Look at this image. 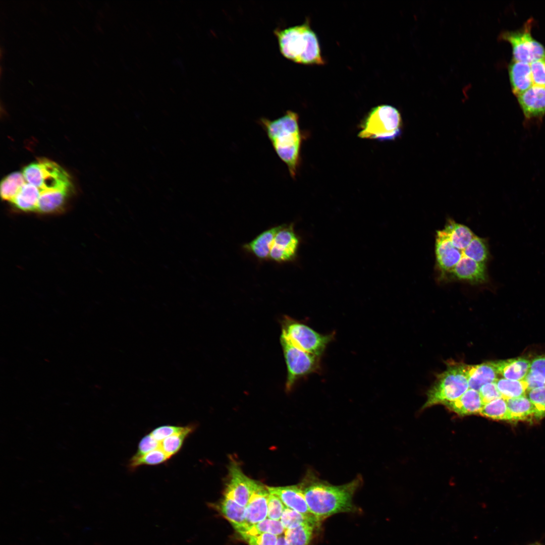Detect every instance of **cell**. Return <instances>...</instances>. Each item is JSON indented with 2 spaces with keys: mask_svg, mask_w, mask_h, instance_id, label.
I'll return each mask as SVG.
<instances>
[{
  "mask_svg": "<svg viewBox=\"0 0 545 545\" xmlns=\"http://www.w3.org/2000/svg\"><path fill=\"white\" fill-rule=\"evenodd\" d=\"M434 248L435 266L440 280L459 281L472 285L487 282V242L466 225L448 219L444 228L436 231Z\"/></svg>",
  "mask_w": 545,
  "mask_h": 545,
  "instance_id": "cell-1",
  "label": "cell"
},
{
  "mask_svg": "<svg viewBox=\"0 0 545 545\" xmlns=\"http://www.w3.org/2000/svg\"><path fill=\"white\" fill-rule=\"evenodd\" d=\"M363 480L358 475L347 483L336 485L321 479L315 471L309 470L299 485L310 512L321 523L334 514L358 510L353 498Z\"/></svg>",
  "mask_w": 545,
  "mask_h": 545,
  "instance_id": "cell-2",
  "label": "cell"
},
{
  "mask_svg": "<svg viewBox=\"0 0 545 545\" xmlns=\"http://www.w3.org/2000/svg\"><path fill=\"white\" fill-rule=\"evenodd\" d=\"M298 114L288 110L274 120L262 117L258 123L265 132L279 158L287 166L294 179L300 163V150L303 134L300 129Z\"/></svg>",
  "mask_w": 545,
  "mask_h": 545,
  "instance_id": "cell-3",
  "label": "cell"
},
{
  "mask_svg": "<svg viewBox=\"0 0 545 545\" xmlns=\"http://www.w3.org/2000/svg\"><path fill=\"white\" fill-rule=\"evenodd\" d=\"M281 53L286 58L304 65H323L318 40L308 20L300 25L274 31Z\"/></svg>",
  "mask_w": 545,
  "mask_h": 545,
  "instance_id": "cell-4",
  "label": "cell"
},
{
  "mask_svg": "<svg viewBox=\"0 0 545 545\" xmlns=\"http://www.w3.org/2000/svg\"><path fill=\"white\" fill-rule=\"evenodd\" d=\"M463 365L460 363L449 364L446 370L437 376L427 392L422 408L455 400L469 388Z\"/></svg>",
  "mask_w": 545,
  "mask_h": 545,
  "instance_id": "cell-5",
  "label": "cell"
},
{
  "mask_svg": "<svg viewBox=\"0 0 545 545\" xmlns=\"http://www.w3.org/2000/svg\"><path fill=\"white\" fill-rule=\"evenodd\" d=\"M402 121L398 110L390 105L373 108L368 114L358 134L363 139L391 140L401 134Z\"/></svg>",
  "mask_w": 545,
  "mask_h": 545,
  "instance_id": "cell-6",
  "label": "cell"
},
{
  "mask_svg": "<svg viewBox=\"0 0 545 545\" xmlns=\"http://www.w3.org/2000/svg\"><path fill=\"white\" fill-rule=\"evenodd\" d=\"M280 343L287 366L285 389L290 392L300 379L320 369V357L306 352L282 334Z\"/></svg>",
  "mask_w": 545,
  "mask_h": 545,
  "instance_id": "cell-7",
  "label": "cell"
},
{
  "mask_svg": "<svg viewBox=\"0 0 545 545\" xmlns=\"http://www.w3.org/2000/svg\"><path fill=\"white\" fill-rule=\"evenodd\" d=\"M280 324L282 334L300 349L320 357L334 339V333L320 334L304 322L288 315L282 317Z\"/></svg>",
  "mask_w": 545,
  "mask_h": 545,
  "instance_id": "cell-8",
  "label": "cell"
},
{
  "mask_svg": "<svg viewBox=\"0 0 545 545\" xmlns=\"http://www.w3.org/2000/svg\"><path fill=\"white\" fill-rule=\"evenodd\" d=\"M531 22L528 21L521 28L502 32L500 38L508 41L512 48L514 61L529 63L545 58V48L531 34Z\"/></svg>",
  "mask_w": 545,
  "mask_h": 545,
  "instance_id": "cell-9",
  "label": "cell"
},
{
  "mask_svg": "<svg viewBox=\"0 0 545 545\" xmlns=\"http://www.w3.org/2000/svg\"><path fill=\"white\" fill-rule=\"evenodd\" d=\"M229 476L225 497L246 507L252 494L261 484L245 475L235 463L230 466Z\"/></svg>",
  "mask_w": 545,
  "mask_h": 545,
  "instance_id": "cell-10",
  "label": "cell"
},
{
  "mask_svg": "<svg viewBox=\"0 0 545 545\" xmlns=\"http://www.w3.org/2000/svg\"><path fill=\"white\" fill-rule=\"evenodd\" d=\"M299 243L292 224H283L275 236L268 258L277 262L292 261L297 256Z\"/></svg>",
  "mask_w": 545,
  "mask_h": 545,
  "instance_id": "cell-11",
  "label": "cell"
},
{
  "mask_svg": "<svg viewBox=\"0 0 545 545\" xmlns=\"http://www.w3.org/2000/svg\"><path fill=\"white\" fill-rule=\"evenodd\" d=\"M517 97L526 123L542 121L545 116V87L533 85Z\"/></svg>",
  "mask_w": 545,
  "mask_h": 545,
  "instance_id": "cell-12",
  "label": "cell"
},
{
  "mask_svg": "<svg viewBox=\"0 0 545 545\" xmlns=\"http://www.w3.org/2000/svg\"><path fill=\"white\" fill-rule=\"evenodd\" d=\"M266 487L269 494L279 498L286 507L304 514L312 515L299 484Z\"/></svg>",
  "mask_w": 545,
  "mask_h": 545,
  "instance_id": "cell-13",
  "label": "cell"
},
{
  "mask_svg": "<svg viewBox=\"0 0 545 545\" xmlns=\"http://www.w3.org/2000/svg\"><path fill=\"white\" fill-rule=\"evenodd\" d=\"M463 366L470 389L478 391L485 384L495 382L498 378L492 361L475 365L464 364Z\"/></svg>",
  "mask_w": 545,
  "mask_h": 545,
  "instance_id": "cell-14",
  "label": "cell"
},
{
  "mask_svg": "<svg viewBox=\"0 0 545 545\" xmlns=\"http://www.w3.org/2000/svg\"><path fill=\"white\" fill-rule=\"evenodd\" d=\"M492 361L498 374L510 380H524L531 365V361L523 357Z\"/></svg>",
  "mask_w": 545,
  "mask_h": 545,
  "instance_id": "cell-15",
  "label": "cell"
},
{
  "mask_svg": "<svg viewBox=\"0 0 545 545\" xmlns=\"http://www.w3.org/2000/svg\"><path fill=\"white\" fill-rule=\"evenodd\" d=\"M269 495L266 486L261 484L252 494L246 506L247 524L252 525L267 518V502Z\"/></svg>",
  "mask_w": 545,
  "mask_h": 545,
  "instance_id": "cell-16",
  "label": "cell"
},
{
  "mask_svg": "<svg viewBox=\"0 0 545 545\" xmlns=\"http://www.w3.org/2000/svg\"><path fill=\"white\" fill-rule=\"evenodd\" d=\"M508 71L512 92L516 96L533 85L530 63L513 60Z\"/></svg>",
  "mask_w": 545,
  "mask_h": 545,
  "instance_id": "cell-17",
  "label": "cell"
},
{
  "mask_svg": "<svg viewBox=\"0 0 545 545\" xmlns=\"http://www.w3.org/2000/svg\"><path fill=\"white\" fill-rule=\"evenodd\" d=\"M444 405L453 412L463 416L479 413L484 403L479 392L469 388L458 399Z\"/></svg>",
  "mask_w": 545,
  "mask_h": 545,
  "instance_id": "cell-18",
  "label": "cell"
},
{
  "mask_svg": "<svg viewBox=\"0 0 545 545\" xmlns=\"http://www.w3.org/2000/svg\"><path fill=\"white\" fill-rule=\"evenodd\" d=\"M283 226V224L263 231L251 241L245 244L244 248L258 259L268 258L275 236Z\"/></svg>",
  "mask_w": 545,
  "mask_h": 545,
  "instance_id": "cell-19",
  "label": "cell"
},
{
  "mask_svg": "<svg viewBox=\"0 0 545 545\" xmlns=\"http://www.w3.org/2000/svg\"><path fill=\"white\" fill-rule=\"evenodd\" d=\"M285 530L280 520L266 518L255 524L246 525L237 531L242 538L246 540L251 536L263 533H269L279 536L282 535Z\"/></svg>",
  "mask_w": 545,
  "mask_h": 545,
  "instance_id": "cell-20",
  "label": "cell"
},
{
  "mask_svg": "<svg viewBox=\"0 0 545 545\" xmlns=\"http://www.w3.org/2000/svg\"><path fill=\"white\" fill-rule=\"evenodd\" d=\"M220 509L224 517L236 531L248 525L246 518V507L225 497L221 502Z\"/></svg>",
  "mask_w": 545,
  "mask_h": 545,
  "instance_id": "cell-21",
  "label": "cell"
},
{
  "mask_svg": "<svg viewBox=\"0 0 545 545\" xmlns=\"http://www.w3.org/2000/svg\"><path fill=\"white\" fill-rule=\"evenodd\" d=\"M506 400L511 420L536 418L534 407L526 395Z\"/></svg>",
  "mask_w": 545,
  "mask_h": 545,
  "instance_id": "cell-22",
  "label": "cell"
},
{
  "mask_svg": "<svg viewBox=\"0 0 545 545\" xmlns=\"http://www.w3.org/2000/svg\"><path fill=\"white\" fill-rule=\"evenodd\" d=\"M319 524L309 523L285 530V537L290 545H309L315 529Z\"/></svg>",
  "mask_w": 545,
  "mask_h": 545,
  "instance_id": "cell-23",
  "label": "cell"
},
{
  "mask_svg": "<svg viewBox=\"0 0 545 545\" xmlns=\"http://www.w3.org/2000/svg\"><path fill=\"white\" fill-rule=\"evenodd\" d=\"M502 398L507 400L526 396L527 384L526 381L498 378L495 382Z\"/></svg>",
  "mask_w": 545,
  "mask_h": 545,
  "instance_id": "cell-24",
  "label": "cell"
},
{
  "mask_svg": "<svg viewBox=\"0 0 545 545\" xmlns=\"http://www.w3.org/2000/svg\"><path fill=\"white\" fill-rule=\"evenodd\" d=\"M195 427L194 424L186 425L182 431L169 436L160 442V448L171 458L179 452L186 438L194 430Z\"/></svg>",
  "mask_w": 545,
  "mask_h": 545,
  "instance_id": "cell-25",
  "label": "cell"
},
{
  "mask_svg": "<svg viewBox=\"0 0 545 545\" xmlns=\"http://www.w3.org/2000/svg\"><path fill=\"white\" fill-rule=\"evenodd\" d=\"M280 521L285 530L295 528L306 524H320L313 515L304 514L286 506Z\"/></svg>",
  "mask_w": 545,
  "mask_h": 545,
  "instance_id": "cell-26",
  "label": "cell"
},
{
  "mask_svg": "<svg viewBox=\"0 0 545 545\" xmlns=\"http://www.w3.org/2000/svg\"><path fill=\"white\" fill-rule=\"evenodd\" d=\"M479 413L493 419L511 420L507 400L502 397L484 404Z\"/></svg>",
  "mask_w": 545,
  "mask_h": 545,
  "instance_id": "cell-27",
  "label": "cell"
},
{
  "mask_svg": "<svg viewBox=\"0 0 545 545\" xmlns=\"http://www.w3.org/2000/svg\"><path fill=\"white\" fill-rule=\"evenodd\" d=\"M170 458L159 448L143 455L133 456L130 459L129 467L133 470L142 465H157L166 462Z\"/></svg>",
  "mask_w": 545,
  "mask_h": 545,
  "instance_id": "cell-28",
  "label": "cell"
},
{
  "mask_svg": "<svg viewBox=\"0 0 545 545\" xmlns=\"http://www.w3.org/2000/svg\"><path fill=\"white\" fill-rule=\"evenodd\" d=\"M526 396L534 407L536 419L545 417V386L528 391Z\"/></svg>",
  "mask_w": 545,
  "mask_h": 545,
  "instance_id": "cell-29",
  "label": "cell"
},
{
  "mask_svg": "<svg viewBox=\"0 0 545 545\" xmlns=\"http://www.w3.org/2000/svg\"><path fill=\"white\" fill-rule=\"evenodd\" d=\"M530 64L533 85L545 87V58L535 60Z\"/></svg>",
  "mask_w": 545,
  "mask_h": 545,
  "instance_id": "cell-30",
  "label": "cell"
},
{
  "mask_svg": "<svg viewBox=\"0 0 545 545\" xmlns=\"http://www.w3.org/2000/svg\"><path fill=\"white\" fill-rule=\"evenodd\" d=\"M285 507L279 498L269 494L267 502V518L280 520Z\"/></svg>",
  "mask_w": 545,
  "mask_h": 545,
  "instance_id": "cell-31",
  "label": "cell"
},
{
  "mask_svg": "<svg viewBox=\"0 0 545 545\" xmlns=\"http://www.w3.org/2000/svg\"><path fill=\"white\" fill-rule=\"evenodd\" d=\"M186 426L164 425L157 427L150 433L156 441L160 442L166 438L183 430Z\"/></svg>",
  "mask_w": 545,
  "mask_h": 545,
  "instance_id": "cell-32",
  "label": "cell"
},
{
  "mask_svg": "<svg viewBox=\"0 0 545 545\" xmlns=\"http://www.w3.org/2000/svg\"><path fill=\"white\" fill-rule=\"evenodd\" d=\"M160 442L156 441L150 433L144 435L140 441L137 452L134 455L136 457L143 455L153 450L160 448Z\"/></svg>",
  "mask_w": 545,
  "mask_h": 545,
  "instance_id": "cell-33",
  "label": "cell"
},
{
  "mask_svg": "<svg viewBox=\"0 0 545 545\" xmlns=\"http://www.w3.org/2000/svg\"><path fill=\"white\" fill-rule=\"evenodd\" d=\"M529 372L545 385V355L537 356L531 361Z\"/></svg>",
  "mask_w": 545,
  "mask_h": 545,
  "instance_id": "cell-34",
  "label": "cell"
},
{
  "mask_svg": "<svg viewBox=\"0 0 545 545\" xmlns=\"http://www.w3.org/2000/svg\"><path fill=\"white\" fill-rule=\"evenodd\" d=\"M478 392L484 404L502 397L495 382L485 384Z\"/></svg>",
  "mask_w": 545,
  "mask_h": 545,
  "instance_id": "cell-35",
  "label": "cell"
},
{
  "mask_svg": "<svg viewBox=\"0 0 545 545\" xmlns=\"http://www.w3.org/2000/svg\"><path fill=\"white\" fill-rule=\"evenodd\" d=\"M278 536L269 533L251 536L246 540L249 545H276Z\"/></svg>",
  "mask_w": 545,
  "mask_h": 545,
  "instance_id": "cell-36",
  "label": "cell"
},
{
  "mask_svg": "<svg viewBox=\"0 0 545 545\" xmlns=\"http://www.w3.org/2000/svg\"><path fill=\"white\" fill-rule=\"evenodd\" d=\"M276 545H290L286 540L285 536L281 535L278 536Z\"/></svg>",
  "mask_w": 545,
  "mask_h": 545,
  "instance_id": "cell-37",
  "label": "cell"
},
{
  "mask_svg": "<svg viewBox=\"0 0 545 545\" xmlns=\"http://www.w3.org/2000/svg\"><path fill=\"white\" fill-rule=\"evenodd\" d=\"M527 545H543V544L542 543H541L540 542H534L528 544Z\"/></svg>",
  "mask_w": 545,
  "mask_h": 545,
  "instance_id": "cell-38",
  "label": "cell"
}]
</instances>
